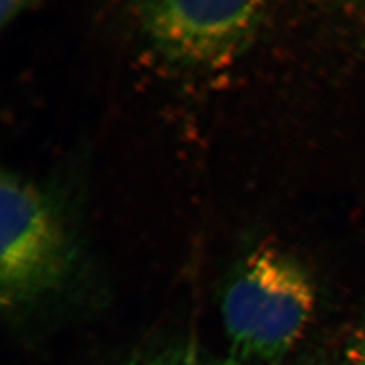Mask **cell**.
Wrapping results in <instances>:
<instances>
[{
  "instance_id": "obj_6",
  "label": "cell",
  "mask_w": 365,
  "mask_h": 365,
  "mask_svg": "<svg viewBox=\"0 0 365 365\" xmlns=\"http://www.w3.org/2000/svg\"><path fill=\"white\" fill-rule=\"evenodd\" d=\"M48 0H0V26H11L22 15L37 9Z\"/></svg>"
},
{
  "instance_id": "obj_4",
  "label": "cell",
  "mask_w": 365,
  "mask_h": 365,
  "mask_svg": "<svg viewBox=\"0 0 365 365\" xmlns=\"http://www.w3.org/2000/svg\"><path fill=\"white\" fill-rule=\"evenodd\" d=\"M337 365H365V314L346 333L339 349Z\"/></svg>"
},
{
  "instance_id": "obj_8",
  "label": "cell",
  "mask_w": 365,
  "mask_h": 365,
  "mask_svg": "<svg viewBox=\"0 0 365 365\" xmlns=\"http://www.w3.org/2000/svg\"><path fill=\"white\" fill-rule=\"evenodd\" d=\"M303 365H324V363L318 361V360H309L307 363H304Z\"/></svg>"
},
{
  "instance_id": "obj_1",
  "label": "cell",
  "mask_w": 365,
  "mask_h": 365,
  "mask_svg": "<svg viewBox=\"0 0 365 365\" xmlns=\"http://www.w3.org/2000/svg\"><path fill=\"white\" fill-rule=\"evenodd\" d=\"M317 294L299 261L259 247L240 261L223 289L222 325L237 365H279L304 337Z\"/></svg>"
},
{
  "instance_id": "obj_7",
  "label": "cell",
  "mask_w": 365,
  "mask_h": 365,
  "mask_svg": "<svg viewBox=\"0 0 365 365\" xmlns=\"http://www.w3.org/2000/svg\"><path fill=\"white\" fill-rule=\"evenodd\" d=\"M349 13L365 14V0H319Z\"/></svg>"
},
{
  "instance_id": "obj_2",
  "label": "cell",
  "mask_w": 365,
  "mask_h": 365,
  "mask_svg": "<svg viewBox=\"0 0 365 365\" xmlns=\"http://www.w3.org/2000/svg\"><path fill=\"white\" fill-rule=\"evenodd\" d=\"M0 235L3 313H22L64 287L76 264V245L54 185L1 170Z\"/></svg>"
},
{
  "instance_id": "obj_3",
  "label": "cell",
  "mask_w": 365,
  "mask_h": 365,
  "mask_svg": "<svg viewBox=\"0 0 365 365\" xmlns=\"http://www.w3.org/2000/svg\"><path fill=\"white\" fill-rule=\"evenodd\" d=\"M129 7L145 45L163 63L209 72L248 52L265 0H129Z\"/></svg>"
},
{
  "instance_id": "obj_5",
  "label": "cell",
  "mask_w": 365,
  "mask_h": 365,
  "mask_svg": "<svg viewBox=\"0 0 365 365\" xmlns=\"http://www.w3.org/2000/svg\"><path fill=\"white\" fill-rule=\"evenodd\" d=\"M129 365H199V361L194 349L179 346L150 354Z\"/></svg>"
},
{
  "instance_id": "obj_9",
  "label": "cell",
  "mask_w": 365,
  "mask_h": 365,
  "mask_svg": "<svg viewBox=\"0 0 365 365\" xmlns=\"http://www.w3.org/2000/svg\"><path fill=\"white\" fill-rule=\"evenodd\" d=\"M217 365H237V364H235V363H233V361H230V360H229V359H227V360H226V361H223V363H221V364H217Z\"/></svg>"
}]
</instances>
